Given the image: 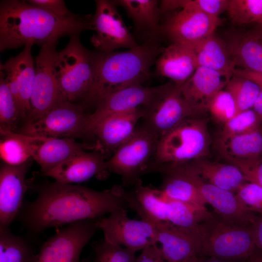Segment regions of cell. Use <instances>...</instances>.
<instances>
[{
    "mask_svg": "<svg viewBox=\"0 0 262 262\" xmlns=\"http://www.w3.org/2000/svg\"><path fill=\"white\" fill-rule=\"evenodd\" d=\"M128 209L120 186L99 191L55 181L40 188L36 198L24 203L18 215L27 230L38 233Z\"/></svg>",
    "mask_w": 262,
    "mask_h": 262,
    "instance_id": "cell-1",
    "label": "cell"
},
{
    "mask_svg": "<svg viewBox=\"0 0 262 262\" xmlns=\"http://www.w3.org/2000/svg\"><path fill=\"white\" fill-rule=\"evenodd\" d=\"M92 15L61 16L27 1L2 0L0 4V50L16 49L28 43L39 45L91 30Z\"/></svg>",
    "mask_w": 262,
    "mask_h": 262,
    "instance_id": "cell-2",
    "label": "cell"
},
{
    "mask_svg": "<svg viewBox=\"0 0 262 262\" xmlns=\"http://www.w3.org/2000/svg\"><path fill=\"white\" fill-rule=\"evenodd\" d=\"M159 36L147 38L142 44L122 51H95L94 76L85 97L96 106L107 96L128 86L142 84L164 49Z\"/></svg>",
    "mask_w": 262,
    "mask_h": 262,
    "instance_id": "cell-3",
    "label": "cell"
},
{
    "mask_svg": "<svg viewBox=\"0 0 262 262\" xmlns=\"http://www.w3.org/2000/svg\"><path fill=\"white\" fill-rule=\"evenodd\" d=\"M207 122L206 118H188L160 138L146 173L209 156L211 139Z\"/></svg>",
    "mask_w": 262,
    "mask_h": 262,
    "instance_id": "cell-4",
    "label": "cell"
},
{
    "mask_svg": "<svg viewBox=\"0 0 262 262\" xmlns=\"http://www.w3.org/2000/svg\"><path fill=\"white\" fill-rule=\"evenodd\" d=\"M201 254L221 260H247L255 248L252 226L231 223L216 213L197 227Z\"/></svg>",
    "mask_w": 262,
    "mask_h": 262,
    "instance_id": "cell-5",
    "label": "cell"
},
{
    "mask_svg": "<svg viewBox=\"0 0 262 262\" xmlns=\"http://www.w3.org/2000/svg\"><path fill=\"white\" fill-rule=\"evenodd\" d=\"M69 37L68 44L58 52L56 68L62 96L65 100L72 102L79 98H85L90 89L95 51L82 45L80 34Z\"/></svg>",
    "mask_w": 262,
    "mask_h": 262,
    "instance_id": "cell-6",
    "label": "cell"
},
{
    "mask_svg": "<svg viewBox=\"0 0 262 262\" xmlns=\"http://www.w3.org/2000/svg\"><path fill=\"white\" fill-rule=\"evenodd\" d=\"M159 138L143 125L106 162L109 172L119 175L125 185L133 186L141 181L153 158Z\"/></svg>",
    "mask_w": 262,
    "mask_h": 262,
    "instance_id": "cell-7",
    "label": "cell"
},
{
    "mask_svg": "<svg viewBox=\"0 0 262 262\" xmlns=\"http://www.w3.org/2000/svg\"><path fill=\"white\" fill-rule=\"evenodd\" d=\"M163 174L180 175L188 179L198 188L206 203L213 208L215 213L227 221L244 226H251L255 223L257 217L254 212L234 193L205 181L188 164L167 167Z\"/></svg>",
    "mask_w": 262,
    "mask_h": 262,
    "instance_id": "cell-8",
    "label": "cell"
},
{
    "mask_svg": "<svg viewBox=\"0 0 262 262\" xmlns=\"http://www.w3.org/2000/svg\"><path fill=\"white\" fill-rule=\"evenodd\" d=\"M57 41L41 46L35 59V79L26 123L33 121L64 99L57 78L56 61Z\"/></svg>",
    "mask_w": 262,
    "mask_h": 262,
    "instance_id": "cell-9",
    "label": "cell"
},
{
    "mask_svg": "<svg viewBox=\"0 0 262 262\" xmlns=\"http://www.w3.org/2000/svg\"><path fill=\"white\" fill-rule=\"evenodd\" d=\"M88 116L82 106L63 100L36 120L25 123L18 132L29 136L81 137L86 136Z\"/></svg>",
    "mask_w": 262,
    "mask_h": 262,
    "instance_id": "cell-10",
    "label": "cell"
},
{
    "mask_svg": "<svg viewBox=\"0 0 262 262\" xmlns=\"http://www.w3.org/2000/svg\"><path fill=\"white\" fill-rule=\"evenodd\" d=\"M99 219L78 221L60 229L42 245L33 262H81L83 249L99 229Z\"/></svg>",
    "mask_w": 262,
    "mask_h": 262,
    "instance_id": "cell-11",
    "label": "cell"
},
{
    "mask_svg": "<svg viewBox=\"0 0 262 262\" xmlns=\"http://www.w3.org/2000/svg\"><path fill=\"white\" fill-rule=\"evenodd\" d=\"M180 85L172 81L164 84L162 91L144 108V126L159 139L184 120L197 117L184 99Z\"/></svg>",
    "mask_w": 262,
    "mask_h": 262,
    "instance_id": "cell-12",
    "label": "cell"
},
{
    "mask_svg": "<svg viewBox=\"0 0 262 262\" xmlns=\"http://www.w3.org/2000/svg\"><path fill=\"white\" fill-rule=\"evenodd\" d=\"M91 30V42L98 51L109 53L120 48L131 49L138 45L117 11L113 0H96Z\"/></svg>",
    "mask_w": 262,
    "mask_h": 262,
    "instance_id": "cell-13",
    "label": "cell"
},
{
    "mask_svg": "<svg viewBox=\"0 0 262 262\" xmlns=\"http://www.w3.org/2000/svg\"><path fill=\"white\" fill-rule=\"evenodd\" d=\"M181 10L172 15L161 27V35L195 50L213 35L221 19L204 13L181 2Z\"/></svg>",
    "mask_w": 262,
    "mask_h": 262,
    "instance_id": "cell-14",
    "label": "cell"
},
{
    "mask_svg": "<svg viewBox=\"0 0 262 262\" xmlns=\"http://www.w3.org/2000/svg\"><path fill=\"white\" fill-rule=\"evenodd\" d=\"M103 239L135 252L158 243L156 227L142 219L130 218L127 211L114 212L99 219Z\"/></svg>",
    "mask_w": 262,
    "mask_h": 262,
    "instance_id": "cell-15",
    "label": "cell"
},
{
    "mask_svg": "<svg viewBox=\"0 0 262 262\" xmlns=\"http://www.w3.org/2000/svg\"><path fill=\"white\" fill-rule=\"evenodd\" d=\"M164 84L147 87L135 84L123 88L105 97L88 115L85 128L86 135H92L95 127L108 116L139 108H146L162 91Z\"/></svg>",
    "mask_w": 262,
    "mask_h": 262,
    "instance_id": "cell-16",
    "label": "cell"
},
{
    "mask_svg": "<svg viewBox=\"0 0 262 262\" xmlns=\"http://www.w3.org/2000/svg\"><path fill=\"white\" fill-rule=\"evenodd\" d=\"M32 43H28L15 57L0 65L1 72L14 98L20 118H27L30 110L35 70L31 53Z\"/></svg>",
    "mask_w": 262,
    "mask_h": 262,
    "instance_id": "cell-17",
    "label": "cell"
},
{
    "mask_svg": "<svg viewBox=\"0 0 262 262\" xmlns=\"http://www.w3.org/2000/svg\"><path fill=\"white\" fill-rule=\"evenodd\" d=\"M29 162L18 165L3 163L0 169V228H7L18 216L28 189Z\"/></svg>",
    "mask_w": 262,
    "mask_h": 262,
    "instance_id": "cell-18",
    "label": "cell"
},
{
    "mask_svg": "<svg viewBox=\"0 0 262 262\" xmlns=\"http://www.w3.org/2000/svg\"><path fill=\"white\" fill-rule=\"evenodd\" d=\"M232 75L198 66L181 85L184 99L197 117L208 112L213 98L226 87Z\"/></svg>",
    "mask_w": 262,
    "mask_h": 262,
    "instance_id": "cell-19",
    "label": "cell"
},
{
    "mask_svg": "<svg viewBox=\"0 0 262 262\" xmlns=\"http://www.w3.org/2000/svg\"><path fill=\"white\" fill-rule=\"evenodd\" d=\"M145 115L143 108L111 115L97 125L92 135L97 138L98 149L114 153L133 135L138 121Z\"/></svg>",
    "mask_w": 262,
    "mask_h": 262,
    "instance_id": "cell-20",
    "label": "cell"
},
{
    "mask_svg": "<svg viewBox=\"0 0 262 262\" xmlns=\"http://www.w3.org/2000/svg\"><path fill=\"white\" fill-rule=\"evenodd\" d=\"M28 137L32 158L40 166L43 175L85 149H98L96 145L80 143L73 138Z\"/></svg>",
    "mask_w": 262,
    "mask_h": 262,
    "instance_id": "cell-21",
    "label": "cell"
},
{
    "mask_svg": "<svg viewBox=\"0 0 262 262\" xmlns=\"http://www.w3.org/2000/svg\"><path fill=\"white\" fill-rule=\"evenodd\" d=\"M100 151H83L62 162L43 174L56 181L71 184L84 182L92 177L103 180L109 172Z\"/></svg>",
    "mask_w": 262,
    "mask_h": 262,
    "instance_id": "cell-22",
    "label": "cell"
},
{
    "mask_svg": "<svg viewBox=\"0 0 262 262\" xmlns=\"http://www.w3.org/2000/svg\"><path fill=\"white\" fill-rule=\"evenodd\" d=\"M158 243L166 262H182L195 255L201 254V246L197 229L176 226L169 222L156 226Z\"/></svg>",
    "mask_w": 262,
    "mask_h": 262,
    "instance_id": "cell-23",
    "label": "cell"
},
{
    "mask_svg": "<svg viewBox=\"0 0 262 262\" xmlns=\"http://www.w3.org/2000/svg\"><path fill=\"white\" fill-rule=\"evenodd\" d=\"M129 190L121 186V195L128 208L133 210L141 219L155 226L168 222L166 201L159 189L143 184L140 181Z\"/></svg>",
    "mask_w": 262,
    "mask_h": 262,
    "instance_id": "cell-24",
    "label": "cell"
},
{
    "mask_svg": "<svg viewBox=\"0 0 262 262\" xmlns=\"http://www.w3.org/2000/svg\"><path fill=\"white\" fill-rule=\"evenodd\" d=\"M157 73L181 86L198 67L195 51L178 43H172L164 49L156 62Z\"/></svg>",
    "mask_w": 262,
    "mask_h": 262,
    "instance_id": "cell-25",
    "label": "cell"
},
{
    "mask_svg": "<svg viewBox=\"0 0 262 262\" xmlns=\"http://www.w3.org/2000/svg\"><path fill=\"white\" fill-rule=\"evenodd\" d=\"M236 68L262 74V33L255 29L229 33L225 40Z\"/></svg>",
    "mask_w": 262,
    "mask_h": 262,
    "instance_id": "cell-26",
    "label": "cell"
},
{
    "mask_svg": "<svg viewBox=\"0 0 262 262\" xmlns=\"http://www.w3.org/2000/svg\"><path fill=\"white\" fill-rule=\"evenodd\" d=\"M206 158L187 163L205 181L233 193L246 182L244 174L236 166L211 161Z\"/></svg>",
    "mask_w": 262,
    "mask_h": 262,
    "instance_id": "cell-27",
    "label": "cell"
},
{
    "mask_svg": "<svg viewBox=\"0 0 262 262\" xmlns=\"http://www.w3.org/2000/svg\"><path fill=\"white\" fill-rule=\"evenodd\" d=\"M116 6L123 7L132 20L136 29L149 36L161 35V12L156 0H113Z\"/></svg>",
    "mask_w": 262,
    "mask_h": 262,
    "instance_id": "cell-28",
    "label": "cell"
},
{
    "mask_svg": "<svg viewBox=\"0 0 262 262\" xmlns=\"http://www.w3.org/2000/svg\"><path fill=\"white\" fill-rule=\"evenodd\" d=\"M215 147L220 157L224 160L262 155V126L243 134L227 138L218 137Z\"/></svg>",
    "mask_w": 262,
    "mask_h": 262,
    "instance_id": "cell-29",
    "label": "cell"
},
{
    "mask_svg": "<svg viewBox=\"0 0 262 262\" xmlns=\"http://www.w3.org/2000/svg\"><path fill=\"white\" fill-rule=\"evenodd\" d=\"M194 50L198 66L223 73L233 74L235 64L225 40L213 34Z\"/></svg>",
    "mask_w": 262,
    "mask_h": 262,
    "instance_id": "cell-30",
    "label": "cell"
},
{
    "mask_svg": "<svg viewBox=\"0 0 262 262\" xmlns=\"http://www.w3.org/2000/svg\"><path fill=\"white\" fill-rule=\"evenodd\" d=\"M164 197L166 201L167 220L176 226L197 229L198 225L208 218L212 213L206 207Z\"/></svg>",
    "mask_w": 262,
    "mask_h": 262,
    "instance_id": "cell-31",
    "label": "cell"
},
{
    "mask_svg": "<svg viewBox=\"0 0 262 262\" xmlns=\"http://www.w3.org/2000/svg\"><path fill=\"white\" fill-rule=\"evenodd\" d=\"M160 189L164 196L171 199L203 207L207 204L198 188L180 175H165Z\"/></svg>",
    "mask_w": 262,
    "mask_h": 262,
    "instance_id": "cell-32",
    "label": "cell"
},
{
    "mask_svg": "<svg viewBox=\"0 0 262 262\" xmlns=\"http://www.w3.org/2000/svg\"><path fill=\"white\" fill-rule=\"evenodd\" d=\"M35 255L29 241L0 228V262H33Z\"/></svg>",
    "mask_w": 262,
    "mask_h": 262,
    "instance_id": "cell-33",
    "label": "cell"
},
{
    "mask_svg": "<svg viewBox=\"0 0 262 262\" xmlns=\"http://www.w3.org/2000/svg\"><path fill=\"white\" fill-rule=\"evenodd\" d=\"M0 156L3 163L18 165L32 158L28 135L16 132H0Z\"/></svg>",
    "mask_w": 262,
    "mask_h": 262,
    "instance_id": "cell-34",
    "label": "cell"
},
{
    "mask_svg": "<svg viewBox=\"0 0 262 262\" xmlns=\"http://www.w3.org/2000/svg\"><path fill=\"white\" fill-rule=\"evenodd\" d=\"M225 90L233 98L239 113L252 108L261 88L254 81L233 74Z\"/></svg>",
    "mask_w": 262,
    "mask_h": 262,
    "instance_id": "cell-35",
    "label": "cell"
},
{
    "mask_svg": "<svg viewBox=\"0 0 262 262\" xmlns=\"http://www.w3.org/2000/svg\"><path fill=\"white\" fill-rule=\"evenodd\" d=\"M19 114L4 76L0 72V132H15Z\"/></svg>",
    "mask_w": 262,
    "mask_h": 262,
    "instance_id": "cell-36",
    "label": "cell"
},
{
    "mask_svg": "<svg viewBox=\"0 0 262 262\" xmlns=\"http://www.w3.org/2000/svg\"><path fill=\"white\" fill-rule=\"evenodd\" d=\"M227 11L234 24L257 23L262 19V0H230Z\"/></svg>",
    "mask_w": 262,
    "mask_h": 262,
    "instance_id": "cell-37",
    "label": "cell"
},
{
    "mask_svg": "<svg viewBox=\"0 0 262 262\" xmlns=\"http://www.w3.org/2000/svg\"><path fill=\"white\" fill-rule=\"evenodd\" d=\"M94 256L91 262H136V252L109 243L103 238L93 245Z\"/></svg>",
    "mask_w": 262,
    "mask_h": 262,
    "instance_id": "cell-38",
    "label": "cell"
},
{
    "mask_svg": "<svg viewBox=\"0 0 262 262\" xmlns=\"http://www.w3.org/2000/svg\"><path fill=\"white\" fill-rule=\"evenodd\" d=\"M262 121L253 109L237 114L223 125L219 137L227 138L252 131L259 127Z\"/></svg>",
    "mask_w": 262,
    "mask_h": 262,
    "instance_id": "cell-39",
    "label": "cell"
},
{
    "mask_svg": "<svg viewBox=\"0 0 262 262\" xmlns=\"http://www.w3.org/2000/svg\"><path fill=\"white\" fill-rule=\"evenodd\" d=\"M208 112L215 121L223 125L238 113L233 98L229 92L223 89L213 98Z\"/></svg>",
    "mask_w": 262,
    "mask_h": 262,
    "instance_id": "cell-40",
    "label": "cell"
},
{
    "mask_svg": "<svg viewBox=\"0 0 262 262\" xmlns=\"http://www.w3.org/2000/svg\"><path fill=\"white\" fill-rule=\"evenodd\" d=\"M228 163L237 167L246 180L262 187V155L243 159L225 160Z\"/></svg>",
    "mask_w": 262,
    "mask_h": 262,
    "instance_id": "cell-41",
    "label": "cell"
},
{
    "mask_svg": "<svg viewBox=\"0 0 262 262\" xmlns=\"http://www.w3.org/2000/svg\"><path fill=\"white\" fill-rule=\"evenodd\" d=\"M239 200L253 212L262 215V187L251 182H246L235 195Z\"/></svg>",
    "mask_w": 262,
    "mask_h": 262,
    "instance_id": "cell-42",
    "label": "cell"
},
{
    "mask_svg": "<svg viewBox=\"0 0 262 262\" xmlns=\"http://www.w3.org/2000/svg\"><path fill=\"white\" fill-rule=\"evenodd\" d=\"M229 1L230 0H184V4L210 16L218 17L227 11Z\"/></svg>",
    "mask_w": 262,
    "mask_h": 262,
    "instance_id": "cell-43",
    "label": "cell"
},
{
    "mask_svg": "<svg viewBox=\"0 0 262 262\" xmlns=\"http://www.w3.org/2000/svg\"><path fill=\"white\" fill-rule=\"evenodd\" d=\"M27 2L53 15L66 16L72 15L63 0H29Z\"/></svg>",
    "mask_w": 262,
    "mask_h": 262,
    "instance_id": "cell-44",
    "label": "cell"
},
{
    "mask_svg": "<svg viewBox=\"0 0 262 262\" xmlns=\"http://www.w3.org/2000/svg\"><path fill=\"white\" fill-rule=\"evenodd\" d=\"M136 262H166L161 249L157 245L149 246L143 249L137 257Z\"/></svg>",
    "mask_w": 262,
    "mask_h": 262,
    "instance_id": "cell-45",
    "label": "cell"
},
{
    "mask_svg": "<svg viewBox=\"0 0 262 262\" xmlns=\"http://www.w3.org/2000/svg\"><path fill=\"white\" fill-rule=\"evenodd\" d=\"M255 246L262 252V215L257 217L252 225Z\"/></svg>",
    "mask_w": 262,
    "mask_h": 262,
    "instance_id": "cell-46",
    "label": "cell"
},
{
    "mask_svg": "<svg viewBox=\"0 0 262 262\" xmlns=\"http://www.w3.org/2000/svg\"><path fill=\"white\" fill-rule=\"evenodd\" d=\"M233 74L240 75L249 79L257 83L262 88V74L246 69L236 68Z\"/></svg>",
    "mask_w": 262,
    "mask_h": 262,
    "instance_id": "cell-47",
    "label": "cell"
},
{
    "mask_svg": "<svg viewBox=\"0 0 262 262\" xmlns=\"http://www.w3.org/2000/svg\"><path fill=\"white\" fill-rule=\"evenodd\" d=\"M182 262H237L229 261L219 259L213 257H209L208 259H204L200 257V254L195 255L190 257Z\"/></svg>",
    "mask_w": 262,
    "mask_h": 262,
    "instance_id": "cell-48",
    "label": "cell"
},
{
    "mask_svg": "<svg viewBox=\"0 0 262 262\" xmlns=\"http://www.w3.org/2000/svg\"><path fill=\"white\" fill-rule=\"evenodd\" d=\"M252 109L262 121V88L255 101Z\"/></svg>",
    "mask_w": 262,
    "mask_h": 262,
    "instance_id": "cell-49",
    "label": "cell"
},
{
    "mask_svg": "<svg viewBox=\"0 0 262 262\" xmlns=\"http://www.w3.org/2000/svg\"><path fill=\"white\" fill-rule=\"evenodd\" d=\"M247 260L248 262H262V252L258 251L255 247L253 252Z\"/></svg>",
    "mask_w": 262,
    "mask_h": 262,
    "instance_id": "cell-50",
    "label": "cell"
},
{
    "mask_svg": "<svg viewBox=\"0 0 262 262\" xmlns=\"http://www.w3.org/2000/svg\"><path fill=\"white\" fill-rule=\"evenodd\" d=\"M256 29L262 33V19L257 22Z\"/></svg>",
    "mask_w": 262,
    "mask_h": 262,
    "instance_id": "cell-51",
    "label": "cell"
},
{
    "mask_svg": "<svg viewBox=\"0 0 262 262\" xmlns=\"http://www.w3.org/2000/svg\"><path fill=\"white\" fill-rule=\"evenodd\" d=\"M92 259L91 257L82 260L81 262H91Z\"/></svg>",
    "mask_w": 262,
    "mask_h": 262,
    "instance_id": "cell-52",
    "label": "cell"
}]
</instances>
